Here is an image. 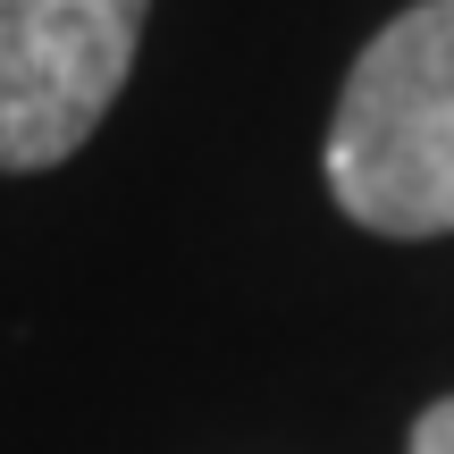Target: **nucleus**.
I'll return each mask as SVG.
<instances>
[{
    "label": "nucleus",
    "instance_id": "f257e3e1",
    "mask_svg": "<svg viewBox=\"0 0 454 454\" xmlns=\"http://www.w3.org/2000/svg\"><path fill=\"white\" fill-rule=\"evenodd\" d=\"M328 194L371 236H454V0L362 43L328 127Z\"/></svg>",
    "mask_w": 454,
    "mask_h": 454
},
{
    "label": "nucleus",
    "instance_id": "f03ea898",
    "mask_svg": "<svg viewBox=\"0 0 454 454\" xmlns=\"http://www.w3.org/2000/svg\"><path fill=\"white\" fill-rule=\"evenodd\" d=\"M152 0H0V168H59L110 118Z\"/></svg>",
    "mask_w": 454,
    "mask_h": 454
},
{
    "label": "nucleus",
    "instance_id": "7ed1b4c3",
    "mask_svg": "<svg viewBox=\"0 0 454 454\" xmlns=\"http://www.w3.org/2000/svg\"><path fill=\"white\" fill-rule=\"evenodd\" d=\"M412 454H454V395H446V404H429L421 421H412Z\"/></svg>",
    "mask_w": 454,
    "mask_h": 454
}]
</instances>
